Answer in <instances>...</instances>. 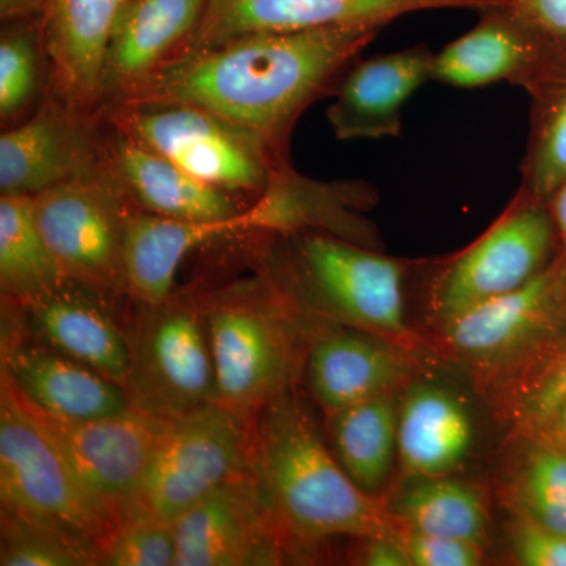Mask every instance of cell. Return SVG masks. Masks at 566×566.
I'll use <instances>...</instances> for the list:
<instances>
[{
    "label": "cell",
    "mask_w": 566,
    "mask_h": 566,
    "mask_svg": "<svg viewBox=\"0 0 566 566\" xmlns=\"http://www.w3.org/2000/svg\"><path fill=\"white\" fill-rule=\"evenodd\" d=\"M556 237L547 203L521 191L494 226L439 274L433 292L438 322L526 285L547 268Z\"/></svg>",
    "instance_id": "30bf717a"
},
{
    "label": "cell",
    "mask_w": 566,
    "mask_h": 566,
    "mask_svg": "<svg viewBox=\"0 0 566 566\" xmlns=\"http://www.w3.org/2000/svg\"><path fill=\"white\" fill-rule=\"evenodd\" d=\"M516 85L534 99V132L524 167V189L549 202L566 182V40L546 41Z\"/></svg>",
    "instance_id": "4316f807"
},
{
    "label": "cell",
    "mask_w": 566,
    "mask_h": 566,
    "mask_svg": "<svg viewBox=\"0 0 566 566\" xmlns=\"http://www.w3.org/2000/svg\"><path fill=\"white\" fill-rule=\"evenodd\" d=\"M117 132L159 153L197 180L230 193L259 196L266 188L275 158L260 142L192 106H122Z\"/></svg>",
    "instance_id": "9c48e42d"
},
{
    "label": "cell",
    "mask_w": 566,
    "mask_h": 566,
    "mask_svg": "<svg viewBox=\"0 0 566 566\" xmlns=\"http://www.w3.org/2000/svg\"><path fill=\"white\" fill-rule=\"evenodd\" d=\"M471 411L434 382H416L398 405V464L409 476L452 475L474 447Z\"/></svg>",
    "instance_id": "7402d4cb"
},
{
    "label": "cell",
    "mask_w": 566,
    "mask_h": 566,
    "mask_svg": "<svg viewBox=\"0 0 566 566\" xmlns=\"http://www.w3.org/2000/svg\"><path fill=\"white\" fill-rule=\"evenodd\" d=\"M252 469L285 549L401 532L381 497L354 483L292 390L253 417Z\"/></svg>",
    "instance_id": "7a4b0ae2"
},
{
    "label": "cell",
    "mask_w": 566,
    "mask_h": 566,
    "mask_svg": "<svg viewBox=\"0 0 566 566\" xmlns=\"http://www.w3.org/2000/svg\"><path fill=\"white\" fill-rule=\"evenodd\" d=\"M271 268V282L312 318L354 327L415 352L406 324L405 277L409 264L345 238L303 232Z\"/></svg>",
    "instance_id": "3957f363"
},
{
    "label": "cell",
    "mask_w": 566,
    "mask_h": 566,
    "mask_svg": "<svg viewBox=\"0 0 566 566\" xmlns=\"http://www.w3.org/2000/svg\"><path fill=\"white\" fill-rule=\"evenodd\" d=\"M207 0H133L112 39L106 93L123 98L180 54L202 18Z\"/></svg>",
    "instance_id": "cb8c5ba5"
},
{
    "label": "cell",
    "mask_w": 566,
    "mask_h": 566,
    "mask_svg": "<svg viewBox=\"0 0 566 566\" xmlns=\"http://www.w3.org/2000/svg\"><path fill=\"white\" fill-rule=\"evenodd\" d=\"M411 566H479L485 562L482 545L449 536L422 534L401 526Z\"/></svg>",
    "instance_id": "d590c367"
},
{
    "label": "cell",
    "mask_w": 566,
    "mask_h": 566,
    "mask_svg": "<svg viewBox=\"0 0 566 566\" xmlns=\"http://www.w3.org/2000/svg\"><path fill=\"white\" fill-rule=\"evenodd\" d=\"M409 349L354 327L323 326L305 349V381L324 412L395 395L412 378Z\"/></svg>",
    "instance_id": "9a60e30c"
},
{
    "label": "cell",
    "mask_w": 566,
    "mask_h": 566,
    "mask_svg": "<svg viewBox=\"0 0 566 566\" xmlns=\"http://www.w3.org/2000/svg\"><path fill=\"white\" fill-rule=\"evenodd\" d=\"M129 340L125 390L137 411L172 422L216 403V371L200 296L140 305Z\"/></svg>",
    "instance_id": "8992f818"
},
{
    "label": "cell",
    "mask_w": 566,
    "mask_h": 566,
    "mask_svg": "<svg viewBox=\"0 0 566 566\" xmlns=\"http://www.w3.org/2000/svg\"><path fill=\"white\" fill-rule=\"evenodd\" d=\"M0 565L98 566V545L44 517L2 509Z\"/></svg>",
    "instance_id": "4dcf8cb0"
},
{
    "label": "cell",
    "mask_w": 566,
    "mask_h": 566,
    "mask_svg": "<svg viewBox=\"0 0 566 566\" xmlns=\"http://www.w3.org/2000/svg\"><path fill=\"white\" fill-rule=\"evenodd\" d=\"M389 506L401 526L485 546L490 516L483 494L452 475L409 476Z\"/></svg>",
    "instance_id": "f546056e"
},
{
    "label": "cell",
    "mask_w": 566,
    "mask_h": 566,
    "mask_svg": "<svg viewBox=\"0 0 566 566\" xmlns=\"http://www.w3.org/2000/svg\"><path fill=\"white\" fill-rule=\"evenodd\" d=\"M547 207H549L551 216H553L557 237L560 238L562 245H564V256L562 259L566 262V182L551 197Z\"/></svg>",
    "instance_id": "b9f144b4"
},
{
    "label": "cell",
    "mask_w": 566,
    "mask_h": 566,
    "mask_svg": "<svg viewBox=\"0 0 566 566\" xmlns=\"http://www.w3.org/2000/svg\"><path fill=\"white\" fill-rule=\"evenodd\" d=\"M46 6L48 0H0V17L7 24L39 21Z\"/></svg>",
    "instance_id": "ab89813d"
},
{
    "label": "cell",
    "mask_w": 566,
    "mask_h": 566,
    "mask_svg": "<svg viewBox=\"0 0 566 566\" xmlns=\"http://www.w3.org/2000/svg\"><path fill=\"white\" fill-rule=\"evenodd\" d=\"M174 528L175 566L277 565L285 551L253 469L186 510Z\"/></svg>",
    "instance_id": "4fadbf2b"
},
{
    "label": "cell",
    "mask_w": 566,
    "mask_h": 566,
    "mask_svg": "<svg viewBox=\"0 0 566 566\" xmlns=\"http://www.w3.org/2000/svg\"><path fill=\"white\" fill-rule=\"evenodd\" d=\"M2 368L29 401L61 419L87 422L132 408L123 387L17 331L3 334Z\"/></svg>",
    "instance_id": "ffe728a7"
},
{
    "label": "cell",
    "mask_w": 566,
    "mask_h": 566,
    "mask_svg": "<svg viewBox=\"0 0 566 566\" xmlns=\"http://www.w3.org/2000/svg\"><path fill=\"white\" fill-rule=\"evenodd\" d=\"M479 13L475 28L434 54L431 81L460 88L517 84L539 57L546 41L521 28L501 7Z\"/></svg>",
    "instance_id": "484cf974"
},
{
    "label": "cell",
    "mask_w": 566,
    "mask_h": 566,
    "mask_svg": "<svg viewBox=\"0 0 566 566\" xmlns=\"http://www.w3.org/2000/svg\"><path fill=\"white\" fill-rule=\"evenodd\" d=\"M521 517L566 534V452L536 441L512 485Z\"/></svg>",
    "instance_id": "1f68e13d"
},
{
    "label": "cell",
    "mask_w": 566,
    "mask_h": 566,
    "mask_svg": "<svg viewBox=\"0 0 566 566\" xmlns=\"http://www.w3.org/2000/svg\"><path fill=\"white\" fill-rule=\"evenodd\" d=\"M0 502L2 509L44 517L102 545L122 517L82 482L41 427L24 395L0 374Z\"/></svg>",
    "instance_id": "5b68a950"
},
{
    "label": "cell",
    "mask_w": 566,
    "mask_h": 566,
    "mask_svg": "<svg viewBox=\"0 0 566 566\" xmlns=\"http://www.w3.org/2000/svg\"><path fill=\"white\" fill-rule=\"evenodd\" d=\"M513 556L524 566H566V534L517 517L512 527Z\"/></svg>",
    "instance_id": "8d00e7d4"
},
{
    "label": "cell",
    "mask_w": 566,
    "mask_h": 566,
    "mask_svg": "<svg viewBox=\"0 0 566 566\" xmlns=\"http://www.w3.org/2000/svg\"><path fill=\"white\" fill-rule=\"evenodd\" d=\"M566 304V262L545 268L526 285L441 324L450 356L483 375L504 374L545 338Z\"/></svg>",
    "instance_id": "7c38bea8"
},
{
    "label": "cell",
    "mask_w": 566,
    "mask_h": 566,
    "mask_svg": "<svg viewBox=\"0 0 566 566\" xmlns=\"http://www.w3.org/2000/svg\"><path fill=\"white\" fill-rule=\"evenodd\" d=\"M252 422L210 403L167 423L128 510L174 524L216 488L251 471Z\"/></svg>",
    "instance_id": "52a82bcc"
},
{
    "label": "cell",
    "mask_w": 566,
    "mask_h": 566,
    "mask_svg": "<svg viewBox=\"0 0 566 566\" xmlns=\"http://www.w3.org/2000/svg\"><path fill=\"white\" fill-rule=\"evenodd\" d=\"M36 222L66 281L126 296V221L132 210L112 174L76 178L33 197Z\"/></svg>",
    "instance_id": "ba28073f"
},
{
    "label": "cell",
    "mask_w": 566,
    "mask_h": 566,
    "mask_svg": "<svg viewBox=\"0 0 566 566\" xmlns=\"http://www.w3.org/2000/svg\"><path fill=\"white\" fill-rule=\"evenodd\" d=\"M335 458L365 493L379 497L398 463V403L395 395L326 412Z\"/></svg>",
    "instance_id": "83f0119b"
},
{
    "label": "cell",
    "mask_w": 566,
    "mask_h": 566,
    "mask_svg": "<svg viewBox=\"0 0 566 566\" xmlns=\"http://www.w3.org/2000/svg\"><path fill=\"white\" fill-rule=\"evenodd\" d=\"M359 564L367 566H411L401 532L398 535H379L363 539Z\"/></svg>",
    "instance_id": "f35d334b"
},
{
    "label": "cell",
    "mask_w": 566,
    "mask_h": 566,
    "mask_svg": "<svg viewBox=\"0 0 566 566\" xmlns=\"http://www.w3.org/2000/svg\"><path fill=\"white\" fill-rule=\"evenodd\" d=\"M133 0H48L41 43L63 103L88 111L106 95L107 55Z\"/></svg>",
    "instance_id": "ac0fdd59"
},
{
    "label": "cell",
    "mask_w": 566,
    "mask_h": 566,
    "mask_svg": "<svg viewBox=\"0 0 566 566\" xmlns=\"http://www.w3.org/2000/svg\"><path fill=\"white\" fill-rule=\"evenodd\" d=\"M434 54L427 46L354 63L337 85L327 120L338 140L381 139L401 133L406 102L431 81Z\"/></svg>",
    "instance_id": "d6986e66"
},
{
    "label": "cell",
    "mask_w": 566,
    "mask_h": 566,
    "mask_svg": "<svg viewBox=\"0 0 566 566\" xmlns=\"http://www.w3.org/2000/svg\"><path fill=\"white\" fill-rule=\"evenodd\" d=\"M99 172V151L82 111L48 104L0 137V191L35 197Z\"/></svg>",
    "instance_id": "2e32d148"
},
{
    "label": "cell",
    "mask_w": 566,
    "mask_h": 566,
    "mask_svg": "<svg viewBox=\"0 0 566 566\" xmlns=\"http://www.w3.org/2000/svg\"><path fill=\"white\" fill-rule=\"evenodd\" d=\"M241 232L240 214L226 221L199 222L132 210L123 248L126 296L140 305L164 303L172 296L180 264L193 249Z\"/></svg>",
    "instance_id": "d4e9b609"
},
{
    "label": "cell",
    "mask_w": 566,
    "mask_h": 566,
    "mask_svg": "<svg viewBox=\"0 0 566 566\" xmlns=\"http://www.w3.org/2000/svg\"><path fill=\"white\" fill-rule=\"evenodd\" d=\"M536 441L558 447L566 452V398L557 405L545 422L534 431Z\"/></svg>",
    "instance_id": "60d3db41"
},
{
    "label": "cell",
    "mask_w": 566,
    "mask_h": 566,
    "mask_svg": "<svg viewBox=\"0 0 566 566\" xmlns=\"http://www.w3.org/2000/svg\"><path fill=\"white\" fill-rule=\"evenodd\" d=\"M63 277L39 222L33 197H0V289L3 303L22 307L62 285Z\"/></svg>",
    "instance_id": "f1b7e54d"
},
{
    "label": "cell",
    "mask_w": 566,
    "mask_h": 566,
    "mask_svg": "<svg viewBox=\"0 0 566 566\" xmlns=\"http://www.w3.org/2000/svg\"><path fill=\"white\" fill-rule=\"evenodd\" d=\"M0 41V115L11 120L32 102L39 88L40 20L14 22Z\"/></svg>",
    "instance_id": "836d02e7"
},
{
    "label": "cell",
    "mask_w": 566,
    "mask_h": 566,
    "mask_svg": "<svg viewBox=\"0 0 566 566\" xmlns=\"http://www.w3.org/2000/svg\"><path fill=\"white\" fill-rule=\"evenodd\" d=\"M502 2L504 0H207L199 25L175 61L253 33L357 25L382 29L417 11H482Z\"/></svg>",
    "instance_id": "8fae6325"
},
{
    "label": "cell",
    "mask_w": 566,
    "mask_h": 566,
    "mask_svg": "<svg viewBox=\"0 0 566 566\" xmlns=\"http://www.w3.org/2000/svg\"><path fill=\"white\" fill-rule=\"evenodd\" d=\"M216 403L253 419L292 390L301 360V314L270 279L233 283L200 296Z\"/></svg>",
    "instance_id": "277c9868"
},
{
    "label": "cell",
    "mask_w": 566,
    "mask_h": 566,
    "mask_svg": "<svg viewBox=\"0 0 566 566\" xmlns=\"http://www.w3.org/2000/svg\"><path fill=\"white\" fill-rule=\"evenodd\" d=\"M381 29L253 33L169 63L122 106L199 107L285 159L294 123Z\"/></svg>",
    "instance_id": "6da1fadb"
},
{
    "label": "cell",
    "mask_w": 566,
    "mask_h": 566,
    "mask_svg": "<svg viewBox=\"0 0 566 566\" xmlns=\"http://www.w3.org/2000/svg\"><path fill=\"white\" fill-rule=\"evenodd\" d=\"M177 538L172 523L128 510L99 545L98 566H175Z\"/></svg>",
    "instance_id": "d6a6232c"
},
{
    "label": "cell",
    "mask_w": 566,
    "mask_h": 566,
    "mask_svg": "<svg viewBox=\"0 0 566 566\" xmlns=\"http://www.w3.org/2000/svg\"><path fill=\"white\" fill-rule=\"evenodd\" d=\"M499 7L536 39L566 40V0H504Z\"/></svg>",
    "instance_id": "74e56055"
},
{
    "label": "cell",
    "mask_w": 566,
    "mask_h": 566,
    "mask_svg": "<svg viewBox=\"0 0 566 566\" xmlns=\"http://www.w3.org/2000/svg\"><path fill=\"white\" fill-rule=\"evenodd\" d=\"M102 296L65 281L46 296L14 308L21 314L18 334L80 360L112 382L125 387L129 371L128 334L118 326Z\"/></svg>",
    "instance_id": "e0dca14e"
},
{
    "label": "cell",
    "mask_w": 566,
    "mask_h": 566,
    "mask_svg": "<svg viewBox=\"0 0 566 566\" xmlns=\"http://www.w3.org/2000/svg\"><path fill=\"white\" fill-rule=\"evenodd\" d=\"M28 403L88 490L125 516L169 422L134 408L104 419L73 422L48 415L32 401Z\"/></svg>",
    "instance_id": "5bb4252c"
},
{
    "label": "cell",
    "mask_w": 566,
    "mask_h": 566,
    "mask_svg": "<svg viewBox=\"0 0 566 566\" xmlns=\"http://www.w3.org/2000/svg\"><path fill=\"white\" fill-rule=\"evenodd\" d=\"M566 398V346L523 387L516 403L517 420L535 431Z\"/></svg>",
    "instance_id": "e575fe53"
},
{
    "label": "cell",
    "mask_w": 566,
    "mask_h": 566,
    "mask_svg": "<svg viewBox=\"0 0 566 566\" xmlns=\"http://www.w3.org/2000/svg\"><path fill=\"white\" fill-rule=\"evenodd\" d=\"M359 193L352 185L308 180L282 163L255 203L241 211V226L243 232L259 230L282 237L323 232L363 244L367 233L354 212Z\"/></svg>",
    "instance_id": "603a6c76"
},
{
    "label": "cell",
    "mask_w": 566,
    "mask_h": 566,
    "mask_svg": "<svg viewBox=\"0 0 566 566\" xmlns=\"http://www.w3.org/2000/svg\"><path fill=\"white\" fill-rule=\"evenodd\" d=\"M112 177L142 211L181 221H226L240 214L232 193L197 180L147 145L117 132Z\"/></svg>",
    "instance_id": "44dd1931"
}]
</instances>
